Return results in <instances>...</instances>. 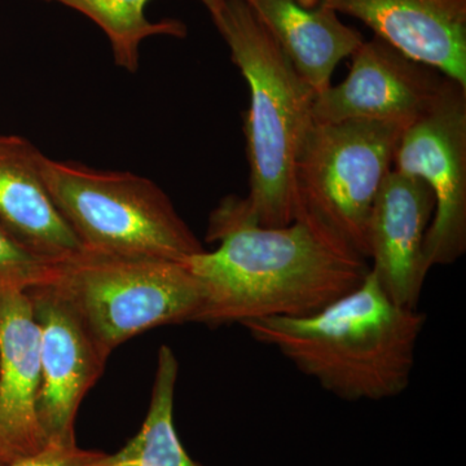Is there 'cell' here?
I'll return each mask as SVG.
<instances>
[{
  "label": "cell",
  "instance_id": "obj_1",
  "mask_svg": "<svg viewBox=\"0 0 466 466\" xmlns=\"http://www.w3.org/2000/svg\"><path fill=\"white\" fill-rule=\"evenodd\" d=\"M208 241L220 245L184 259L201 285L202 324L309 317L357 289L370 272L366 258L302 220L265 228L219 207Z\"/></svg>",
  "mask_w": 466,
  "mask_h": 466
},
{
  "label": "cell",
  "instance_id": "obj_2",
  "mask_svg": "<svg viewBox=\"0 0 466 466\" xmlns=\"http://www.w3.org/2000/svg\"><path fill=\"white\" fill-rule=\"evenodd\" d=\"M426 323L419 309L389 299L372 272L317 314L242 324L303 375L343 400H383L407 390Z\"/></svg>",
  "mask_w": 466,
  "mask_h": 466
},
{
  "label": "cell",
  "instance_id": "obj_3",
  "mask_svg": "<svg viewBox=\"0 0 466 466\" xmlns=\"http://www.w3.org/2000/svg\"><path fill=\"white\" fill-rule=\"evenodd\" d=\"M210 16L250 90L244 125L250 191L245 198H226L223 208L250 225L289 226L294 222V167L315 124L317 94L247 0H226Z\"/></svg>",
  "mask_w": 466,
  "mask_h": 466
},
{
  "label": "cell",
  "instance_id": "obj_4",
  "mask_svg": "<svg viewBox=\"0 0 466 466\" xmlns=\"http://www.w3.org/2000/svg\"><path fill=\"white\" fill-rule=\"evenodd\" d=\"M52 200L82 248L106 256L184 260L204 251L157 184L42 157Z\"/></svg>",
  "mask_w": 466,
  "mask_h": 466
},
{
  "label": "cell",
  "instance_id": "obj_5",
  "mask_svg": "<svg viewBox=\"0 0 466 466\" xmlns=\"http://www.w3.org/2000/svg\"><path fill=\"white\" fill-rule=\"evenodd\" d=\"M404 128L366 119L314 124L294 167V220L370 259V213Z\"/></svg>",
  "mask_w": 466,
  "mask_h": 466
},
{
  "label": "cell",
  "instance_id": "obj_6",
  "mask_svg": "<svg viewBox=\"0 0 466 466\" xmlns=\"http://www.w3.org/2000/svg\"><path fill=\"white\" fill-rule=\"evenodd\" d=\"M43 284L76 309L109 355L152 328L198 323L202 309L201 285L184 260L82 250L56 260Z\"/></svg>",
  "mask_w": 466,
  "mask_h": 466
},
{
  "label": "cell",
  "instance_id": "obj_7",
  "mask_svg": "<svg viewBox=\"0 0 466 466\" xmlns=\"http://www.w3.org/2000/svg\"><path fill=\"white\" fill-rule=\"evenodd\" d=\"M392 168L421 179L435 198L426 232L429 271L451 265L466 251V87L444 78L431 106L404 128Z\"/></svg>",
  "mask_w": 466,
  "mask_h": 466
},
{
  "label": "cell",
  "instance_id": "obj_8",
  "mask_svg": "<svg viewBox=\"0 0 466 466\" xmlns=\"http://www.w3.org/2000/svg\"><path fill=\"white\" fill-rule=\"evenodd\" d=\"M26 293L41 332L39 424L47 443L73 446L79 407L103 375L110 355L56 289L41 284Z\"/></svg>",
  "mask_w": 466,
  "mask_h": 466
},
{
  "label": "cell",
  "instance_id": "obj_9",
  "mask_svg": "<svg viewBox=\"0 0 466 466\" xmlns=\"http://www.w3.org/2000/svg\"><path fill=\"white\" fill-rule=\"evenodd\" d=\"M351 57L348 78L315 97V124L366 119L408 127L431 106L446 78L377 36L361 42Z\"/></svg>",
  "mask_w": 466,
  "mask_h": 466
},
{
  "label": "cell",
  "instance_id": "obj_10",
  "mask_svg": "<svg viewBox=\"0 0 466 466\" xmlns=\"http://www.w3.org/2000/svg\"><path fill=\"white\" fill-rule=\"evenodd\" d=\"M435 198L421 179L391 168L370 213V272L389 299L403 308L419 309L429 274L424 259L426 232Z\"/></svg>",
  "mask_w": 466,
  "mask_h": 466
},
{
  "label": "cell",
  "instance_id": "obj_11",
  "mask_svg": "<svg viewBox=\"0 0 466 466\" xmlns=\"http://www.w3.org/2000/svg\"><path fill=\"white\" fill-rule=\"evenodd\" d=\"M377 38L466 87V0H321Z\"/></svg>",
  "mask_w": 466,
  "mask_h": 466
},
{
  "label": "cell",
  "instance_id": "obj_12",
  "mask_svg": "<svg viewBox=\"0 0 466 466\" xmlns=\"http://www.w3.org/2000/svg\"><path fill=\"white\" fill-rule=\"evenodd\" d=\"M41 332L24 290L0 293V431L17 458L47 446L39 424Z\"/></svg>",
  "mask_w": 466,
  "mask_h": 466
},
{
  "label": "cell",
  "instance_id": "obj_13",
  "mask_svg": "<svg viewBox=\"0 0 466 466\" xmlns=\"http://www.w3.org/2000/svg\"><path fill=\"white\" fill-rule=\"evenodd\" d=\"M43 153L16 135H0V223L30 249L58 260L84 250L52 200Z\"/></svg>",
  "mask_w": 466,
  "mask_h": 466
},
{
  "label": "cell",
  "instance_id": "obj_14",
  "mask_svg": "<svg viewBox=\"0 0 466 466\" xmlns=\"http://www.w3.org/2000/svg\"><path fill=\"white\" fill-rule=\"evenodd\" d=\"M247 3L317 95L332 86L336 66L364 41L358 30L345 25L339 14L323 3L318 8L305 7L299 0Z\"/></svg>",
  "mask_w": 466,
  "mask_h": 466
},
{
  "label": "cell",
  "instance_id": "obj_15",
  "mask_svg": "<svg viewBox=\"0 0 466 466\" xmlns=\"http://www.w3.org/2000/svg\"><path fill=\"white\" fill-rule=\"evenodd\" d=\"M179 363L173 349L162 346L148 413L142 428L121 450L106 453L103 466H205L184 450L174 425V398Z\"/></svg>",
  "mask_w": 466,
  "mask_h": 466
},
{
  "label": "cell",
  "instance_id": "obj_16",
  "mask_svg": "<svg viewBox=\"0 0 466 466\" xmlns=\"http://www.w3.org/2000/svg\"><path fill=\"white\" fill-rule=\"evenodd\" d=\"M56 2L81 12L108 36L116 66L137 73L140 47L147 38L168 35L183 38L187 27L182 21H150L146 8L150 0H45Z\"/></svg>",
  "mask_w": 466,
  "mask_h": 466
},
{
  "label": "cell",
  "instance_id": "obj_17",
  "mask_svg": "<svg viewBox=\"0 0 466 466\" xmlns=\"http://www.w3.org/2000/svg\"><path fill=\"white\" fill-rule=\"evenodd\" d=\"M55 262L30 249L0 223V293L38 287L47 280Z\"/></svg>",
  "mask_w": 466,
  "mask_h": 466
},
{
  "label": "cell",
  "instance_id": "obj_18",
  "mask_svg": "<svg viewBox=\"0 0 466 466\" xmlns=\"http://www.w3.org/2000/svg\"><path fill=\"white\" fill-rule=\"evenodd\" d=\"M106 453L79 449L76 444L48 443L45 449L7 466H103Z\"/></svg>",
  "mask_w": 466,
  "mask_h": 466
},
{
  "label": "cell",
  "instance_id": "obj_19",
  "mask_svg": "<svg viewBox=\"0 0 466 466\" xmlns=\"http://www.w3.org/2000/svg\"><path fill=\"white\" fill-rule=\"evenodd\" d=\"M18 460L16 453L9 447L7 441L3 437L2 431H0V466H7L12 462Z\"/></svg>",
  "mask_w": 466,
  "mask_h": 466
},
{
  "label": "cell",
  "instance_id": "obj_20",
  "mask_svg": "<svg viewBox=\"0 0 466 466\" xmlns=\"http://www.w3.org/2000/svg\"><path fill=\"white\" fill-rule=\"evenodd\" d=\"M200 2L207 7L208 14H211V12L216 11L226 0H200Z\"/></svg>",
  "mask_w": 466,
  "mask_h": 466
}]
</instances>
